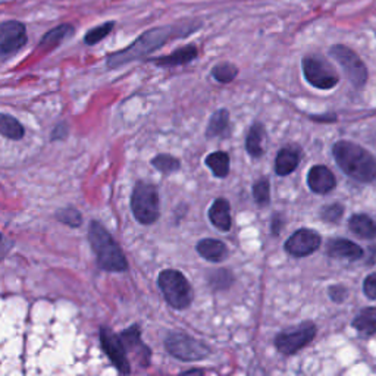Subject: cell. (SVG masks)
Masks as SVG:
<instances>
[{"label": "cell", "mask_w": 376, "mask_h": 376, "mask_svg": "<svg viewBox=\"0 0 376 376\" xmlns=\"http://www.w3.org/2000/svg\"><path fill=\"white\" fill-rule=\"evenodd\" d=\"M300 164V150L297 147L288 146L278 152L275 157V172L280 177H287L293 173Z\"/></svg>", "instance_id": "obj_17"}, {"label": "cell", "mask_w": 376, "mask_h": 376, "mask_svg": "<svg viewBox=\"0 0 376 376\" xmlns=\"http://www.w3.org/2000/svg\"><path fill=\"white\" fill-rule=\"evenodd\" d=\"M329 55L340 64L344 69L347 78L356 87L361 89L368 81V68L360 56L344 45H335L329 49Z\"/></svg>", "instance_id": "obj_9"}, {"label": "cell", "mask_w": 376, "mask_h": 376, "mask_svg": "<svg viewBox=\"0 0 376 376\" xmlns=\"http://www.w3.org/2000/svg\"><path fill=\"white\" fill-rule=\"evenodd\" d=\"M322 238L313 229H297L285 241V252L293 257H306L321 247Z\"/></svg>", "instance_id": "obj_11"}, {"label": "cell", "mask_w": 376, "mask_h": 376, "mask_svg": "<svg viewBox=\"0 0 376 376\" xmlns=\"http://www.w3.org/2000/svg\"><path fill=\"white\" fill-rule=\"evenodd\" d=\"M197 55H198V50L194 45H187L177 49L175 52H172L168 56L156 57V59H152V62L161 68H175V66H181V65L193 62L197 57Z\"/></svg>", "instance_id": "obj_16"}, {"label": "cell", "mask_w": 376, "mask_h": 376, "mask_svg": "<svg viewBox=\"0 0 376 376\" xmlns=\"http://www.w3.org/2000/svg\"><path fill=\"white\" fill-rule=\"evenodd\" d=\"M209 221L215 228H218L224 233H228L233 226V219H231V206L228 200L216 198L213 205L209 209Z\"/></svg>", "instance_id": "obj_18"}, {"label": "cell", "mask_w": 376, "mask_h": 376, "mask_svg": "<svg viewBox=\"0 0 376 376\" xmlns=\"http://www.w3.org/2000/svg\"><path fill=\"white\" fill-rule=\"evenodd\" d=\"M234 277L228 269H216L209 275V284L213 290H226L233 284Z\"/></svg>", "instance_id": "obj_31"}, {"label": "cell", "mask_w": 376, "mask_h": 376, "mask_svg": "<svg viewBox=\"0 0 376 376\" xmlns=\"http://www.w3.org/2000/svg\"><path fill=\"white\" fill-rule=\"evenodd\" d=\"M349 228L354 236L360 238H365V240L376 238V224L370 216L365 213L353 215L349 219Z\"/></svg>", "instance_id": "obj_22"}, {"label": "cell", "mask_w": 376, "mask_h": 376, "mask_svg": "<svg viewBox=\"0 0 376 376\" xmlns=\"http://www.w3.org/2000/svg\"><path fill=\"white\" fill-rule=\"evenodd\" d=\"M120 338L125 347V350H129V353H134L136 359L143 368H147L150 365L152 352L147 345L143 344L140 337V329L137 325H133L131 328L124 331Z\"/></svg>", "instance_id": "obj_13"}, {"label": "cell", "mask_w": 376, "mask_h": 376, "mask_svg": "<svg viewBox=\"0 0 376 376\" xmlns=\"http://www.w3.org/2000/svg\"><path fill=\"white\" fill-rule=\"evenodd\" d=\"M196 249H197V253L203 259L209 260V262L218 263L228 257L226 245L222 241L215 240V238L200 240L196 245Z\"/></svg>", "instance_id": "obj_19"}, {"label": "cell", "mask_w": 376, "mask_h": 376, "mask_svg": "<svg viewBox=\"0 0 376 376\" xmlns=\"http://www.w3.org/2000/svg\"><path fill=\"white\" fill-rule=\"evenodd\" d=\"M237 75H238V68L234 64L222 62V64H218L212 68L213 80H216L218 82H222V84H228L231 81H234L237 78Z\"/></svg>", "instance_id": "obj_27"}, {"label": "cell", "mask_w": 376, "mask_h": 376, "mask_svg": "<svg viewBox=\"0 0 376 376\" xmlns=\"http://www.w3.org/2000/svg\"><path fill=\"white\" fill-rule=\"evenodd\" d=\"M115 28V22L113 21H108L102 25H97L94 28H92L90 31H87V34L84 36V43L87 46H94V45H99L100 41H102L103 38H106L112 30Z\"/></svg>", "instance_id": "obj_28"}, {"label": "cell", "mask_w": 376, "mask_h": 376, "mask_svg": "<svg viewBox=\"0 0 376 376\" xmlns=\"http://www.w3.org/2000/svg\"><path fill=\"white\" fill-rule=\"evenodd\" d=\"M329 297L332 301L335 303H341L345 300V297L349 296V291H347V288L342 285H332L329 287Z\"/></svg>", "instance_id": "obj_35"}, {"label": "cell", "mask_w": 376, "mask_h": 376, "mask_svg": "<svg viewBox=\"0 0 376 376\" xmlns=\"http://www.w3.org/2000/svg\"><path fill=\"white\" fill-rule=\"evenodd\" d=\"M182 375H203V370H200V369H190V370L182 372Z\"/></svg>", "instance_id": "obj_39"}, {"label": "cell", "mask_w": 376, "mask_h": 376, "mask_svg": "<svg viewBox=\"0 0 376 376\" xmlns=\"http://www.w3.org/2000/svg\"><path fill=\"white\" fill-rule=\"evenodd\" d=\"M303 75L317 90H331L340 82V77L325 57L319 55H308L301 61Z\"/></svg>", "instance_id": "obj_6"}, {"label": "cell", "mask_w": 376, "mask_h": 376, "mask_svg": "<svg viewBox=\"0 0 376 376\" xmlns=\"http://www.w3.org/2000/svg\"><path fill=\"white\" fill-rule=\"evenodd\" d=\"M263 138H265V126L260 122H254L250 128L247 138H245V150H247V153L252 157L259 159L263 154V146H262Z\"/></svg>", "instance_id": "obj_24"}, {"label": "cell", "mask_w": 376, "mask_h": 376, "mask_svg": "<svg viewBox=\"0 0 376 376\" xmlns=\"http://www.w3.org/2000/svg\"><path fill=\"white\" fill-rule=\"evenodd\" d=\"M89 240L92 249L97 256V265L108 272H125L128 262L117 241L99 222L93 221L89 229Z\"/></svg>", "instance_id": "obj_3"}, {"label": "cell", "mask_w": 376, "mask_h": 376, "mask_svg": "<svg viewBox=\"0 0 376 376\" xmlns=\"http://www.w3.org/2000/svg\"><path fill=\"white\" fill-rule=\"evenodd\" d=\"M229 134V112L226 109L216 110L209 120L206 128V137H226Z\"/></svg>", "instance_id": "obj_23"}, {"label": "cell", "mask_w": 376, "mask_h": 376, "mask_svg": "<svg viewBox=\"0 0 376 376\" xmlns=\"http://www.w3.org/2000/svg\"><path fill=\"white\" fill-rule=\"evenodd\" d=\"M74 33H75L74 25H71V24L57 25L41 37V40L38 43V48L43 50H52L57 46H61L66 38H69L71 36H74Z\"/></svg>", "instance_id": "obj_20"}, {"label": "cell", "mask_w": 376, "mask_h": 376, "mask_svg": "<svg viewBox=\"0 0 376 376\" xmlns=\"http://www.w3.org/2000/svg\"><path fill=\"white\" fill-rule=\"evenodd\" d=\"M344 215V206L341 203H332L321 210V218L328 224H337Z\"/></svg>", "instance_id": "obj_33"}, {"label": "cell", "mask_w": 376, "mask_h": 376, "mask_svg": "<svg viewBox=\"0 0 376 376\" xmlns=\"http://www.w3.org/2000/svg\"><path fill=\"white\" fill-rule=\"evenodd\" d=\"M284 224H285V219H284V216L281 213H275L272 216V222H270V231H272V234L273 236H280L281 234V231L284 228Z\"/></svg>", "instance_id": "obj_36"}, {"label": "cell", "mask_w": 376, "mask_h": 376, "mask_svg": "<svg viewBox=\"0 0 376 376\" xmlns=\"http://www.w3.org/2000/svg\"><path fill=\"white\" fill-rule=\"evenodd\" d=\"M56 219L61 221L62 224L65 225H69V226H80L81 222H82V216L81 213L74 209V208H65V209H61L59 212L56 213Z\"/></svg>", "instance_id": "obj_32"}, {"label": "cell", "mask_w": 376, "mask_h": 376, "mask_svg": "<svg viewBox=\"0 0 376 376\" xmlns=\"http://www.w3.org/2000/svg\"><path fill=\"white\" fill-rule=\"evenodd\" d=\"M310 121L314 122H335L337 121V115L335 113H324V115H310Z\"/></svg>", "instance_id": "obj_37"}, {"label": "cell", "mask_w": 376, "mask_h": 376, "mask_svg": "<svg viewBox=\"0 0 376 376\" xmlns=\"http://www.w3.org/2000/svg\"><path fill=\"white\" fill-rule=\"evenodd\" d=\"M352 326L361 338H370L376 334V308L361 309L353 319Z\"/></svg>", "instance_id": "obj_21"}, {"label": "cell", "mask_w": 376, "mask_h": 376, "mask_svg": "<svg viewBox=\"0 0 376 376\" xmlns=\"http://www.w3.org/2000/svg\"><path fill=\"white\" fill-rule=\"evenodd\" d=\"M253 198L259 206H268L270 201V182L266 177L259 178L253 184Z\"/></svg>", "instance_id": "obj_29"}, {"label": "cell", "mask_w": 376, "mask_h": 376, "mask_svg": "<svg viewBox=\"0 0 376 376\" xmlns=\"http://www.w3.org/2000/svg\"><path fill=\"white\" fill-rule=\"evenodd\" d=\"M363 293L369 300H376V272L368 275L363 281Z\"/></svg>", "instance_id": "obj_34"}, {"label": "cell", "mask_w": 376, "mask_h": 376, "mask_svg": "<svg viewBox=\"0 0 376 376\" xmlns=\"http://www.w3.org/2000/svg\"><path fill=\"white\" fill-rule=\"evenodd\" d=\"M308 185L314 194H328L337 187V180L331 169L316 165L308 173Z\"/></svg>", "instance_id": "obj_14"}, {"label": "cell", "mask_w": 376, "mask_h": 376, "mask_svg": "<svg viewBox=\"0 0 376 376\" xmlns=\"http://www.w3.org/2000/svg\"><path fill=\"white\" fill-rule=\"evenodd\" d=\"M328 256L335 259H347V260H360L363 257L365 252L359 244L347 240V238H332L326 244Z\"/></svg>", "instance_id": "obj_15"}, {"label": "cell", "mask_w": 376, "mask_h": 376, "mask_svg": "<svg viewBox=\"0 0 376 376\" xmlns=\"http://www.w3.org/2000/svg\"><path fill=\"white\" fill-rule=\"evenodd\" d=\"M0 134L9 140H21L25 134L21 122L6 113H0Z\"/></svg>", "instance_id": "obj_26"}, {"label": "cell", "mask_w": 376, "mask_h": 376, "mask_svg": "<svg viewBox=\"0 0 376 376\" xmlns=\"http://www.w3.org/2000/svg\"><path fill=\"white\" fill-rule=\"evenodd\" d=\"M200 27L201 24L198 21H185L180 24L152 28V30H147L146 33L137 37L128 48L110 53L108 56L106 64L110 69H115L129 62L143 59V57H146L157 49L165 46L169 40L190 36L196 33Z\"/></svg>", "instance_id": "obj_1"}, {"label": "cell", "mask_w": 376, "mask_h": 376, "mask_svg": "<svg viewBox=\"0 0 376 376\" xmlns=\"http://www.w3.org/2000/svg\"><path fill=\"white\" fill-rule=\"evenodd\" d=\"M0 256H2V253H0Z\"/></svg>", "instance_id": "obj_40"}, {"label": "cell", "mask_w": 376, "mask_h": 376, "mask_svg": "<svg viewBox=\"0 0 376 376\" xmlns=\"http://www.w3.org/2000/svg\"><path fill=\"white\" fill-rule=\"evenodd\" d=\"M28 41L27 27L17 20L0 22V56H10L18 53Z\"/></svg>", "instance_id": "obj_10"}, {"label": "cell", "mask_w": 376, "mask_h": 376, "mask_svg": "<svg viewBox=\"0 0 376 376\" xmlns=\"http://www.w3.org/2000/svg\"><path fill=\"white\" fill-rule=\"evenodd\" d=\"M317 328L313 322L306 321L300 325L285 329L275 337V347L284 356H294L301 349H305L316 337Z\"/></svg>", "instance_id": "obj_8"}, {"label": "cell", "mask_w": 376, "mask_h": 376, "mask_svg": "<svg viewBox=\"0 0 376 376\" xmlns=\"http://www.w3.org/2000/svg\"><path fill=\"white\" fill-rule=\"evenodd\" d=\"M131 210L141 225L154 224L161 216V200L153 184L140 181L131 194Z\"/></svg>", "instance_id": "obj_5"}, {"label": "cell", "mask_w": 376, "mask_h": 376, "mask_svg": "<svg viewBox=\"0 0 376 376\" xmlns=\"http://www.w3.org/2000/svg\"><path fill=\"white\" fill-rule=\"evenodd\" d=\"M100 342L108 357L110 359L115 368L118 369L120 373L128 375L131 373V366H129V360L126 357V350L120 338V335L113 334L109 328L102 326L100 328Z\"/></svg>", "instance_id": "obj_12"}, {"label": "cell", "mask_w": 376, "mask_h": 376, "mask_svg": "<svg viewBox=\"0 0 376 376\" xmlns=\"http://www.w3.org/2000/svg\"><path fill=\"white\" fill-rule=\"evenodd\" d=\"M332 154L340 169L354 181H376V157L359 144L340 140L332 146Z\"/></svg>", "instance_id": "obj_2"}, {"label": "cell", "mask_w": 376, "mask_h": 376, "mask_svg": "<svg viewBox=\"0 0 376 376\" xmlns=\"http://www.w3.org/2000/svg\"><path fill=\"white\" fill-rule=\"evenodd\" d=\"M206 166L216 178H226L229 173V154L226 152H213L205 159Z\"/></svg>", "instance_id": "obj_25"}, {"label": "cell", "mask_w": 376, "mask_h": 376, "mask_svg": "<svg viewBox=\"0 0 376 376\" xmlns=\"http://www.w3.org/2000/svg\"><path fill=\"white\" fill-rule=\"evenodd\" d=\"M66 136H68V125H66L65 122H62V124H59V125H57V126L55 128L52 138H53V140H57V138L64 140Z\"/></svg>", "instance_id": "obj_38"}, {"label": "cell", "mask_w": 376, "mask_h": 376, "mask_svg": "<svg viewBox=\"0 0 376 376\" xmlns=\"http://www.w3.org/2000/svg\"><path fill=\"white\" fill-rule=\"evenodd\" d=\"M168 353L182 361H198L210 356V349L197 338L184 334V332H171L165 340Z\"/></svg>", "instance_id": "obj_7"}, {"label": "cell", "mask_w": 376, "mask_h": 376, "mask_svg": "<svg viewBox=\"0 0 376 376\" xmlns=\"http://www.w3.org/2000/svg\"><path fill=\"white\" fill-rule=\"evenodd\" d=\"M157 285L172 309L184 310L191 305L193 288L185 275L175 269H165L157 277Z\"/></svg>", "instance_id": "obj_4"}, {"label": "cell", "mask_w": 376, "mask_h": 376, "mask_svg": "<svg viewBox=\"0 0 376 376\" xmlns=\"http://www.w3.org/2000/svg\"><path fill=\"white\" fill-rule=\"evenodd\" d=\"M152 165L157 169L161 171L162 173H173L180 171L181 168V164L177 157H173L171 154H157L156 157L152 159Z\"/></svg>", "instance_id": "obj_30"}]
</instances>
